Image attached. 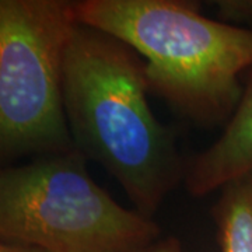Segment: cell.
Returning a JSON list of instances; mask_svg holds the SVG:
<instances>
[{
  "instance_id": "cell-9",
  "label": "cell",
  "mask_w": 252,
  "mask_h": 252,
  "mask_svg": "<svg viewBox=\"0 0 252 252\" xmlns=\"http://www.w3.org/2000/svg\"><path fill=\"white\" fill-rule=\"evenodd\" d=\"M0 252H49L31 244L14 243V241H1L0 244Z\"/></svg>"
},
{
  "instance_id": "cell-7",
  "label": "cell",
  "mask_w": 252,
  "mask_h": 252,
  "mask_svg": "<svg viewBox=\"0 0 252 252\" xmlns=\"http://www.w3.org/2000/svg\"><path fill=\"white\" fill-rule=\"evenodd\" d=\"M216 14L225 24H252V0H219Z\"/></svg>"
},
{
  "instance_id": "cell-2",
  "label": "cell",
  "mask_w": 252,
  "mask_h": 252,
  "mask_svg": "<svg viewBox=\"0 0 252 252\" xmlns=\"http://www.w3.org/2000/svg\"><path fill=\"white\" fill-rule=\"evenodd\" d=\"M79 23L124 41L143 56L150 91L195 124L233 117L238 76L252 67V30L210 20L184 0L74 1Z\"/></svg>"
},
{
  "instance_id": "cell-4",
  "label": "cell",
  "mask_w": 252,
  "mask_h": 252,
  "mask_svg": "<svg viewBox=\"0 0 252 252\" xmlns=\"http://www.w3.org/2000/svg\"><path fill=\"white\" fill-rule=\"evenodd\" d=\"M77 24L74 1H0L3 160L76 150L63 104V64Z\"/></svg>"
},
{
  "instance_id": "cell-5",
  "label": "cell",
  "mask_w": 252,
  "mask_h": 252,
  "mask_svg": "<svg viewBox=\"0 0 252 252\" xmlns=\"http://www.w3.org/2000/svg\"><path fill=\"white\" fill-rule=\"evenodd\" d=\"M250 172H252V72L223 135L187 162L184 184L190 195L203 196Z\"/></svg>"
},
{
  "instance_id": "cell-8",
  "label": "cell",
  "mask_w": 252,
  "mask_h": 252,
  "mask_svg": "<svg viewBox=\"0 0 252 252\" xmlns=\"http://www.w3.org/2000/svg\"><path fill=\"white\" fill-rule=\"evenodd\" d=\"M130 252H182V247L175 237H165Z\"/></svg>"
},
{
  "instance_id": "cell-1",
  "label": "cell",
  "mask_w": 252,
  "mask_h": 252,
  "mask_svg": "<svg viewBox=\"0 0 252 252\" xmlns=\"http://www.w3.org/2000/svg\"><path fill=\"white\" fill-rule=\"evenodd\" d=\"M144 59L124 41L79 23L66 49L63 104L77 152L98 162L152 219L184 181L175 136L147 102Z\"/></svg>"
},
{
  "instance_id": "cell-3",
  "label": "cell",
  "mask_w": 252,
  "mask_h": 252,
  "mask_svg": "<svg viewBox=\"0 0 252 252\" xmlns=\"http://www.w3.org/2000/svg\"><path fill=\"white\" fill-rule=\"evenodd\" d=\"M160 227L117 203L77 150L0 174L1 241L49 252H130L160 238Z\"/></svg>"
},
{
  "instance_id": "cell-6",
  "label": "cell",
  "mask_w": 252,
  "mask_h": 252,
  "mask_svg": "<svg viewBox=\"0 0 252 252\" xmlns=\"http://www.w3.org/2000/svg\"><path fill=\"white\" fill-rule=\"evenodd\" d=\"M221 188L213 209L220 252H252V172Z\"/></svg>"
}]
</instances>
